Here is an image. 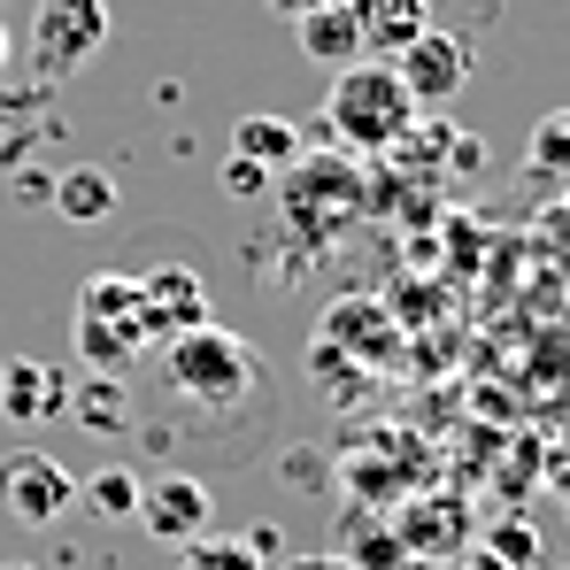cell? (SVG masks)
<instances>
[{
  "label": "cell",
  "mask_w": 570,
  "mask_h": 570,
  "mask_svg": "<svg viewBox=\"0 0 570 570\" xmlns=\"http://www.w3.org/2000/svg\"><path fill=\"white\" fill-rule=\"evenodd\" d=\"M324 131H332L340 155H385V147H401V139L416 131V100L393 78V62H371V55H363V62L332 70Z\"/></svg>",
  "instance_id": "1"
},
{
  "label": "cell",
  "mask_w": 570,
  "mask_h": 570,
  "mask_svg": "<svg viewBox=\"0 0 570 570\" xmlns=\"http://www.w3.org/2000/svg\"><path fill=\"white\" fill-rule=\"evenodd\" d=\"M70 340H78V363H86V371L124 379V371L155 347V340H147V301H139V278H131V271H100V278L78 285Z\"/></svg>",
  "instance_id": "2"
},
{
  "label": "cell",
  "mask_w": 570,
  "mask_h": 570,
  "mask_svg": "<svg viewBox=\"0 0 570 570\" xmlns=\"http://www.w3.org/2000/svg\"><path fill=\"white\" fill-rule=\"evenodd\" d=\"M163 371H170V393L193 401V409H239L255 385H263V355L239 340V332H224V324H193L170 340V355H163Z\"/></svg>",
  "instance_id": "3"
},
{
  "label": "cell",
  "mask_w": 570,
  "mask_h": 570,
  "mask_svg": "<svg viewBox=\"0 0 570 570\" xmlns=\"http://www.w3.org/2000/svg\"><path fill=\"white\" fill-rule=\"evenodd\" d=\"M108 47V0H31V70L47 86L86 78Z\"/></svg>",
  "instance_id": "4"
},
{
  "label": "cell",
  "mask_w": 570,
  "mask_h": 570,
  "mask_svg": "<svg viewBox=\"0 0 570 570\" xmlns=\"http://www.w3.org/2000/svg\"><path fill=\"white\" fill-rule=\"evenodd\" d=\"M347 216H355V170H347L340 155H301V163H285V224H293L308 247H324Z\"/></svg>",
  "instance_id": "5"
},
{
  "label": "cell",
  "mask_w": 570,
  "mask_h": 570,
  "mask_svg": "<svg viewBox=\"0 0 570 570\" xmlns=\"http://www.w3.org/2000/svg\"><path fill=\"white\" fill-rule=\"evenodd\" d=\"M0 509L16 524H55L78 509V478L62 471L47 448H8L0 455Z\"/></svg>",
  "instance_id": "6"
},
{
  "label": "cell",
  "mask_w": 570,
  "mask_h": 570,
  "mask_svg": "<svg viewBox=\"0 0 570 570\" xmlns=\"http://www.w3.org/2000/svg\"><path fill=\"white\" fill-rule=\"evenodd\" d=\"M393 78L409 86V100L416 108H440V100H455L463 86H471V47L455 39V31H416L401 55H393Z\"/></svg>",
  "instance_id": "7"
},
{
  "label": "cell",
  "mask_w": 570,
  "mask_h": 570,
  "mask_svg": "<svg viewBox=\"0 0 570 570\" xmlns=\"http://www.w3.org/2000/svg\"><path fill=\"white\" fill-rule=\"evenodd\" d=\"M208 485L193 471H163L155 485H139V524L155 532V540H170V548H186V540H200L208 532Z\"/></svg>",
  "instance_id": "8"
},
{
  "label": "cell",
  "mask_w": 570,
  "mask_h": 570,
  "mask_svg": "<svg viewBox=\"0 0 570 570\" xmlns=\"http://www.w3.org/2000/svg\"><path fill=\"white\" fill-rule=\"evenodd\" d=\"M62 409H70V371L31 363V355H8V363H0V416H8L16 432H39V424L62 416Z\"/></svg>",
  "instance_id": "9"
},
{
  "label": "cell",
  "mask_w": 570,
  "mask_h": 570,
  "mask_svg": "<svg viewBox=\"0 0 570 570\" xmlns=\"http://www.w3.org/2000/svg\"><path fill=\"white\" fill-rule=\"evenodd\" d=\"M139 301H147V340H178L193 324H208V285L193 263H155L139 278Z\"/></svg>",
  "instance_id": "10"
},
{
  "label": "cell",
  "mask_w": 570,
  "mask_h": 570,
  "mask_svg": "<svg viewBox=\"0 0 570 570\" xmlns=\"http://www.w3.org/2000/svg\"><path fill=\"white\" fill-rule=\"evenodd\" d=\"M293 39H301V62H316L324 78L347 70V62H363V31H355V8L347 0H324V8L293 16Z\"/></svg>",
  "instance_id": "11"
},
{
  "label": "cell",
  "mask_w": 570,
  "mask_h": 570,
  "mask_svg": "<svg viewBox=\"0 0 570 570\" xmlns=\"http://www.w3.org/2000/svg\"><path fill=\"white\" fill-rule=\"evenodd\" d=\"M355 8V31H363V55L393 62L416 31H432V0H347Z\"/></svg>",
  "instance_id": "12"
},
{
  "label": "cell",
  "mask_w": 570,
  "mask_h": 570,
  "mask_svg": "<svg viewBox=\"0 0 570 570\" xmlns=\"http://www.w3.org/2000/svg\"><path fill=\"white\" fill-rule=\"evenodd\" d=\"M232 155L239 163H263V170H285V163H301V131L285 116H239L232 124Z\"/></svg>",
  "instance_id": "13"
},
{
  "label": "cell",
  "mask_w": 570,
  "mask_h": 570,
  "mask_svg": "<svg viewBox=\"0 0 570 570\" xmlns=\"http://www.w3.org/2000/svg\"><path fill=\"white\" fill-rule=\"evenodd\" d=\"M47 200H55V216H70V224H100V216L116 208V178H108L100 163H86V170H62V178L47 186Z\"/></svg>",
  "instance_id": "14"
},
{
  "label": "cell",
  "mask_w": 570,
  "mask_h": 570,
  "mask_svg": "<svg viewBox=\"0 0 570 570\" xmlns=\"http://www.w3.org/2000/svg\"><path fill=\"white\" fill-rule=\"evenodd\" d=\"M70 416L86 424V432H124L131 424V393H124V379H108V371H86V385H70Z\"/></svg>",
  "instance_id": "15"
},
{
  "label": "cell",
  "mask_w": 570,
  "mask_h": 570,
  "mask_svg": "<svg viewBox=\"0 0 570 570\" xmlns=\"http://www.w3.org/2000/svg\"><path fill=\"white\" fill-rule=\"evenodd\" d=\"M524 170H532L540 186L570 193V108H556V116H540V124H532V147H524Z\"/></svg>",
  "instance_id": "16"
},
{
  "label": "cell",
  "mask_w": 570,
  "mask_h": 570,
  "mask_svg": "<svg viewBox=\"0 0 570 570\" xmlns=\"http://www.w3.org/2000/svg\"><path fill=\"white\" fill-rule=\"evenodd\" d=\"M78 501H86L94 517H108V524H131V517H139V478L116 471V463H100V471L78 485Z\"/></svg>",
  "instance_id": "17"
},
{
  "label": "cell",
  "mask_w": 570,
  "mask_h": 570,
  "mask_svg": "<svg viewBox=\"0 0 570 570\" xmlns=\"http://www.w3.org/2000/svg\"><path fill=\"white\" fill-rule=\"evenodd\" d=\"M178 570H271L247 540H216V532H200V540H186V556H178Z\"/></svg>",
  "instance_id": "18"
},
{
  "label": "cell",
  "mask_w": 570,
  "mask_h": 570,
  "mask_svg": "<svg viewBox=\"0 0 570 570\" xmlns=\"http://www.w3.org/2000/svg\"><path fill=\"white\" fill-rule=\"evenodd\" d=\"M493 556H501L509 570H532L540 563V540H532L524 524H501V532H493Z\"/></svg>",
  "instance_id": "19"
},
{
  "label": "cell",
  "mask_w": 570,
  "mask_h": 570,
  "mask_svg": "<svg viewBox=\"0 0 570 570\" xmlns=\"http://www.w3.org/2000/svg\"><path fill=\"white\" fill-rule=\"evenodd\" d=\"M263 178H271V170H263V163H239V155H232V170H224V186L239 193V200H255V193H263Z\"/></svg>",
  "instance_id": "20"
},
{
  "label": "cell",
  "mask_w": 570,
  "mask_h": 570,
  "mask_svg": "<svg viewBox=\"0 0 570 570\" xmlns=\"http://www.w3.org/2000/svg\"><path fill=\"white\" fill-rule=\"evenodd\" d=\"M548 478H556V485L570 493V440H563V448H548Z\"/></svg>",
  "instance_id": "21"
},
{
  "label": "cell",
  "mask_w": 570,
  "mask_h": 570,
  "mask_svg": "<svg viewBox=\"0 0 570 570\" xmlns=\"http://www.w3.org/2000/svg\"><path fill=\"white\" fill-rule=\"evenodd\" d=\"M455 570H509V563H501L493 548H478V556H463V563H455Z\"/></svg>",
  "instance_id": "22"
},
{
  "label": "cell",
  "mask_w": 570,
  "mask_h": 570,
  "mask_svg": "<svg viewBox=\"0 0 570 570\" xmlns=\"http://www.w3.org/2000/svg\"><path fill=\"white\" fill-rule=\"evenodd\" d=\"M278 16H308V8H324V0H271Z\"/></svg>",
  "instance_id": "23"
},
{
  "label": "cell",
  "mask_w": 570,
  "mask_h": 570,
  "mask_svg": "<svg viewBox=\"0 0 570 570\" xmlns=\"http://www.w3.org/2000/svg\"><path fill=\"white\" fill-rule=\"evenodd\" d=\"M0 70H8V16H0Z\"/></svg>",
  "instance_id": "24"
},
{
  "label": "cell",
  "mask_w": 570,
  "mask_h": 570,
  "mask_svg": "<svg viewBox=\"0 0 570 570\" xmlns=\"http://www.w3.org/2000/svg\"><path fill=\"white\" fill-rule=\"evenodd\" d=\"M301 570H340V563H301Z\"/></svg>",
  "instance_id": "25"
},
{
  "label": "cell",
  "mask_w": 570,
  "mask_h": 570,
  "mask_svg": "<svg viewBox=\"0 0 570 570\" xmlns=\"http://www.w3.org/2000/svg\"><path fill=\"white\" fill-rule=\"evenodd\" d=\"M8 570H31V563H8Z\"/></svg>",
  "instance_id": "26"
}]
</instances>
